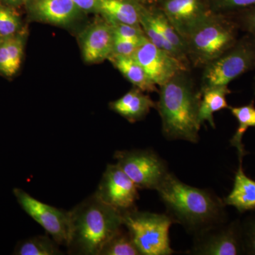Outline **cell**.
<instances>
[{
	"label": "cell",
	"instance_id": "1",
	"mask_svg": "<svg viewBox=\"0 0 255 255\" xmlns=\"http://www.w3.org/2000/svg\"><path fill=\"white\" fill-rule=\"evenodd\" d=\"M156 191L174 223L194 236L226 222L224 201L211 191L188 185L171 172Z\"/></svg>",
	"mask_w": 255,
	"mask_h": 255
},
{
	"label": "cell",
	"instance_id": "2",
	"mask_svg": "<svg viewBox=\"0 0 255 255\" xmlns=\"http://www.w3.org/2000/svg\"><path fill=\"white\" fill-rule=\"evenodd\" d=\"M201 92L196 88L189 70L179 72L159 87L156 104L162 120V134L169 140L197 143L201 124Z\"/></svg>",
	"mask_w": 255,
	"mask_h": 255
},
{
	"label": "cell",
	"instance_id": "3",
	"mask_svg": "<svg viewBox=\"0 0 255 255\" xmlns=\"http://www.w3.org/2000/svg\"><path fill=\"white\" fill-rule=\"evenodd\" d=\"M68 248L73 255H100L107 242L124 227L122 214L95 194L69 211Z\"/></svg>",
	"mask_w": 255,
	"mask_h": 255
},
{
	"label": "cell",
	"instance_id": "4",
	"mask_svg": "<svg viewBox=\"0 0 255 255\" xmlns=\"http://www.w3.org/2000/svg\"><path fill=\"white\" fill-rule=\"evenodd\" d=\"M240 30L228 15L211 12L184 38L189 64L203 68L236 43Z\"/></svg>",
	"mask_w": 255,
	"mask_h": 255
},
{
	"label": "cell",
	"instance_id": "5",
	"mask_svg": "<svg viewBox=\"0 0 255 255\" xmlns=\"http://www.w3.org/2000/svg\"><path fill=\"white\" fill-rule=\"evenodd\" d=\"M123 225L141 255H171L169 229L173 224L167 214L139 211L137 209L122 214Z\"/></svg>",
	"mask_w": 255,
	"mask_h": 255
},
{
	"label": "cell",
	"instance_id": "6",
	"mask_svg": "<svg viewBox=\"0 0 255 255\" xmlns=\"http://www.w3.org/2000/svg\"><path fill=\"white\" fill-rule=\"evenodd\" d=\"M202 69L201 89L228 86L236 78L255 70V37L246 33L227 51Z\"/></svg>",
	"mask_w": 255,
	"mask_h": 255
},
{
	"label": "cell",
	"instance_id": "7",
	"mask_svg": "<svg viewBox=\"0 0 255 255\" xmlns=\"http://www.w3.org/2000/svg\"><path fill=\"white\" fill-rule=\"evenodd\" d=\"M114 159L138 189L156 191L170 173L165 161L149 149L117 151Z\"/></svg>",
	"mask_w": 255,
	"mask_h": 255
},
{
	"label": "cell",
	"instance_id": "8",
	"mask_svg": "<svg viewBox=\"0 0 255 255\" xmlns=\"http://www.w3.org/2000/svg\"><path fill=\"white\" fill-rule=\"evenodd\" d=\"M14 194L21 209L49 233L58 246H68L70 234L69 211L37 200L23 189L15 188Z\"/></svg>",
	"mask_w": 255,
	"mask_h": 255
},
{
	"label": "cell",
	"instance_id": "9",
	"mask_svg": "<svg viewBox=\"0 0 255 255\" xmlns=\"http://www.w3.org/2000/svg\"><path fill=\"white\" fill-rule=\"evenodd\" d=\"M138 189L117 164L107 165L95 195L121 214L136 209Z\"/></svg>",
	"mask_w": 255,
	"mask_h": 255
},
{
	"label": "cell",
	"instance_id": "10",
	"mask_svg": "<svg viewBox=\"0 0 255 255\" xmlns=\"http://www.w3.org/2000/svg\"><path fill=\"white\" fill-rule=\"evenodd\" d=\"M245 252L243 231L239 223H225L210 228L194 236L189 254L238 255Z\"/></svg>",
	"mask_w": 255,
	"mask_h": 255
},
{
	"label": "cell",
	"instance_id": "11",
	"mask_svg": "<svg viewBox=\"0 0 255 255\" xmlns=\"http://www.w3.org/2000/svg\"><path fill=\"white\" fill-rule=\"evenodd\" d=\"M132 57L143 68L151 81L159 87L179 72L189 70V67L165 50L152 44L146 36Z\"/></svg>",
	"mask_w": 255,
	"mask_h": 255
},
{
	"label": "cell",
	"instance_id": "12",
	"mask_svg": "<svg viewBox=\"0 0 255 255\" xmlns=\"http://www.w3.org/2000/svg\"><path fill=\"white\" fill-rule=\"evenodd\" d=\"M183 39L211 14L206 0H157L155 5Z\"/></svg>",
	"mask_w": 255,
	"mask_h": 255
},
{
	"label": "cell",
	"instance_id": "13",
	"mask_svg": "<svg viewBox=\"0 0 255 255\" xmlns=\"http://www.w3.org/2000/svg\"><path fill=\"white\" fill-rule=\"evenodd\" d=\"M114 33L108 21L97 23L85 32L82 39V54L87 63L110 58L113 52Z\"/></svg>",
	"mask_w": 255,
	"mask_h": 255
},
{
	"label": "cell",
	"instance_id": "14",
	"mask_svg": "<svg viewBox=\"0 0 255 255\" xmlns=\"http://www.w3.org/2000/svg\"><path fill=\"white\" fill-rule=\"evenodd\" d=\"M26 4L35 18L55 25L73 22L82 11L72 0H27Z\"/></svg>",
	"mask_w": 255,
	"mask_h": 255
},
{
	"label": "cell",
	"instance_id": "15",
	"mask_svg": "<svg viewBox=\"0 0 255 255\" xmlns=\"http://www.w3.org/2000/svg\"><path fill=\"white\" fill-rule=\"evenodd\" d=\"M138 88L130 90L119 100L111 103V109L130 122L141 120L156 108V104Z\"/></svg>",
	"mask_w": 255,
	"mask_h": 255
},
{
	"label": "cell",
	"instance_id": "16",
	"mask_svg": "<svg viewBox=\"0 0 255 255\" xmlns=\"http://www.w3.org/2000/svg\"><path fill=\"white\" fill-rule=\"evenodd\" d=\"M140 8L134 0H100L97 11L109 22L140 26Z\"/></svg>",
	"mask_w": 255,
	"mask_h": 255
},
{
	"label": "cell",
	"instance_id": "17",
	"mask_svg": "<svg viewBox=\"0 0 255 255\" xmlns=\"http://www.w3.org/2000/svg\"><path fill=\"white\" fill-rule=\"evenodd\" d=\"M240 160L231 192L225 198V204L236 208L240 212L255 209V181L245 174Z\"/></svg>",
	"mask_w": 255,
	"mask_h": 255
},
{
	"label": "cell",
	"instance_id": "18",
	"mask_svg": "<svg viewBox=\"0 0 255 255\" xmlns=\"http://www.w3.org/2000/svg\"><path fill=\"white\" fill-rule=\"evenodd\" d=\"M201 92L199 120L201 124L207 122L215 128L214 114L224 109H229L226 97L231 91L228 86H217L201 89Z\"/></svg>",
	"mask_w": 255,
	"mask_h": 255
},
{
	"label": "cell",
	"instance_id": "19",
	"mask_svg": "<svg viewBox=\"0 0 255 255\" xmlns=\"http://www.w3.org/2000/svg\"><path fill=\"white\" fill-rule=\"evenodd\" d=\"M110 58L116 68L136 88L142 92L157 91V85L151 81L145 70L133 57L113 55Z\"/></svg>",
	"mask_w": 255,
	"mask_h": 255
},
{
	"label": "cell",
	"instance_id": "20",
	"mask_svg": "<svg viewBox=\"0 0 255 255\" xmlns=\"http://www.w3.org/2000/svg\"><path fill=\"white\" fill-rule=\"evenodd\" d=\"M147 9L151 20L155 24L159 33L175 48L178 53L180 55L183 61L190 66L187 54H186L184 39L174 27L173 25L157 6H150V7H147Z\"/></svg>",
	"mask_w": 255,
	"mask_h": 255
},
{
	"label": "cell",
	"instance_id": "21",
	"mask_svg": "<svg viewBox=\"0 0 255 255\" xmlns=\"http://www.w3.org/2000/svg\"><path fill=\"white\" fill-rule=\"evenodd\" d=\"M229 109L238 123L237 130L231 140V145L237 148L239 160H243L246 151L242 140L250 127H255V107L253 103H251L241 107H229Z\"/></svg>",
	"mask_w": 255,
	"mask_h": 255
},
{
	"label": "cell",
	"instance_id": "22",
	"mask_svg": "<svg viewBox=\"0 0 255 255\" xmlns=\"http://www.w3.org/2000/svg\"><path fill=\"white\" fill-rule=\"evenodd\" d=\"M140 24L141 26L142 31L145 33V36L157 48H160L167 51L169 54L173 55L177 58L178 60L182 62L184 65L189 67L187 64L183 61L182 58H181L180 55L178 53L177 50L174 48L170 43L167 41V40L160 33L157 28H156L155 24L151 20L150 15H149L147 7L141 5L140 8Z\"/></svg>",
	"mask_w": 255,
	"mask_h": 255
},
{
	"label": "cell",
	"instance_id": "23",
	"mask_svg": "<svg viewBox=\"0 0 255 255\" xmlns=\"http://www.w3.org/2000/svg\"><path fill=\"white\" fill-rule=\"evenodd\" d=\"M58 245L48 236H38L23 241L16 248L15 255H61Z\"/></svg>",
	"mask_w": 255,
	"mask_h": 255
},
{
	"label": "cell",
	"instance_id": "24",
	"mask_svg": "<svg viewBox=\"0 0 255 255\" xmlns=\"http://www.w3.org/2000/svg\"><path fill=\"white\" fill-rule=\"evenodd\" d=\"M100 255H141L128 231L124 227L107 242Z\"/></svg>",
	"mask_w": 255,
	"mask_h": 255
},
{
	"label": "cell",
	"instance_id": "25",
	"mask_svg": "<svg viewBox=\"0 0 255 255\" xmlns=\"http://www.w3.org/2000/svg\"><path fill=\"white\" fill-rule=\"evenodd\" d=\"M210 11L215 14L231 15L255 6V0H206Z\"/></svg>",
	"mask_w": 255,
	"mask_h": 255
},
{
	"label": "cell",
	"instance_id": "26",
	"mask_svg": "<svg viewBox=\"0 0 255 255\" xmlns=\"http://www.w3.org/2000/svg\"><path fill=\"white\" fill-rule=\"evenodd\" d=\"M19 16L11 7L0 4V37L9 38L16 34L19 29Z\"/></svg>",
	"mask_w": 255,
	"mask_h": 255
},
{
	"label": "cell",
	"instance_id": "27",
	"mask_svg": "<svg viewBox=\"0 0 255 255\" xmlns=\"http://www.w3.org/2000/svg\"><path fill=\"white\" fill-rule=\"evenodd\" d=\"M228 16H231L239 30L255 37V6Z\"/></svg>",
	"mask_w": 255,
	"mask_h": 255
},
{
	"label": "cell",
	"instance_id": "28",
	"mask_svg": "<svg viewBox=\"0 0 255 255\" xmlns=\"http://www.w3.org/2000/svg\"><path fill=\"white\" fill-rule=\"evenodd\" d=\"M9 53L13 71L16 73L20 68L23 55V39L21 36H14L4 38Z\"/></svg>",
	"mask_w": 255,
	"mask_h": 255
},
{
	"label": "cell",
	"instance_id": "29",
	"mask_svg": "<svg viewBox=\"0 0 255 255\" xmlns=\"http://www.w3.org/2000/svg\"><path fill=\"white\" fill-rule=\"evenodd\" d=\"M111 23L113 26L114 33L116 36L137 42H141L145 37L141 26L121 23Z\"/></svg>",
	"mask_w": 255,
	"mask_h": 255
},
{
	"label": "cell",
	"instance_id": "30",
	"mask_svg": "<svg viewBox=\"0 0 255 255\" xmlns=\"http://www.w3.org/2000/svg\"><path fill=\"white\" fill-rule=\"evenodd\" d=\"M141 42L124 39V38L116 36L115 35H114L113 52H112V55L132 56L134 53H135V52L136 51L137 47H138ZM112 55H111V56H112Z\"/></svg>",
	"mask_w": 255,
	"mask_h": 255
},
{
	"label": "cell",
	"instance_id": "31",
	"mask_svg": "<svg viewBox=\"0 0 255 255\" xmlns=\"http://www.w3.org/2000/svg\"><path fill=\"white\" fill-rule=\"evenodd\" d=\"M0 73L9 77L12 76L15 74L13 71L12 67H11L4 38L1 40V43H0Z\"/></svg>",
	"mask_w": 255,
	"mask_h": 255
},
{
	"label": "cell",
	"instance_id": "32",
	"mask_svg": "<svg viewBox=\"0 0 255 255\" xmlns=\"http://www.w3.org/2000/svg\"><path fill=\"white\" fill-rule=\"evenodd\" d=\"M245 235L243 236L245 251L255 255V220L250 225Z\"/></svg>",
	"mask_w": 255,
	"mask_h": 255
},
{
	"label": "cell",
	"instance_id": "33",
	"mask_svg": "<svg viewBox=\"0 0 255 255\" xmlns=\"http://www.w3.org/2000/svg\"><path fill=\"white\" fill-rule=\"evenodd\" d=\"M82 11H97L100 0H72Z\"/></svg>",
	"mask_w": 255,
	"mask_h": 255
},
{
	"label": "cell",
	"instance_id": "34",
	"mask_svg": "<svg viewBox=\"0 0 255 255\" xmlns=\"http://www.w3.org/2000/svg\"><path fill=\"white\" fill-rule=\"evenodd\" d=\"M1 1L9 7H15L22 4L26 0H1Z\"/></svg>",
	"mask_w": 255,
	"mask_h": 255
},
{
	"label": "cell",
	"instance_id": "35",
	"mask_svg": "<svg viewBox=\"0 0 255 255\" xmlns=\"http://www.w3.org/2000/svg\"><path fill=\"white\" fill-rule=\"evenodd\" d=\"M134 1L142 5V6H146V7L155 6L157 2V0H134Z\"/></svg>",
	"mask_w": 255,
	"mask_h": 255
},
{
	"label": "cell",
	"instance_id": "36",
	"mask_svg": "<svg viewBox=\"0 0 255 255\" xmlns=\"http://www.w3.org/2000/svg\"><path fill=\"white\" fill-rule=\"evenodd\" d=\"M3 38H1V37H0V43H1V40H2Z\"/></svg>",
	"mask_w": 255,
	"mask_h": 255
}]
</instances>
